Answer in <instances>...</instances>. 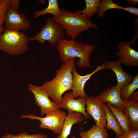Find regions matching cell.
<instances>
[{
  "mask_svg": "<svg viewBox=\"0 0 138 138\" xmlns=\"http://www.w3.org/2000/svg\"><path fill=\"white\" fill-rule=\"evenodd\" d=\"M75 64L74 59H68L56 70L55 77L40 86L46 91L49 98L57 105L64 93L72 90L73 83L72 71Z\"/></svg>",
  "mask_w": 138,
  "mask_h": 138,
  "instance_id": "cell-1",
  "label": "cell"
},
{
  "mask_svg": "<svg viewBox=\"0 0 138 138\" xmlns=\"http://www.w3.org/2000/svg\"><path fill=\"white\" fill-rule=\"evenodd\" d=\"M62 62L70 59L78 58L77 66L81 68L91 67L89 57L95 46L85 44L80 40L63 39L56 45Z\"/></svg>",
  "mask_w": 138,
  "mask_h": 138,
  "instance_id": "cell-2",
  "label": "cell"
},
{
  "mask_svg": "<svg viewBox=\"0 0 138 138\" xmlns=\"http://www.w3.org/2000/svg\"><path fill=\"white\" fill-rule=\"evenodd\" d=\"M61 14L52 19L63 28L65 33L71 39H75L81 32L89 28L98 29L99 27L86 16L75 12L60 9Z\"/></svg>",
  "mask_w": 138,
  "mask_h": 138,
  "instance_id": "cell-3",
  "label": "cell"
},
{
  "mask_svg": "<svg viewBox=\"0 0 138 138\" xmlns=\"http://www.w3.org/2000/svg\"><path fill=\"white\" fill-rule=\"evenodd\" d=\"M29 41L23 32L4 30L0 34V51L10 55L22 54L28 50Z\"/></svg>",
  "mask_w": 138,
  "mask_h": 138,
  "instance_id": "cell-4",
  "label": "cell"
},
{
  "mask_svg": "<svg viewBox=\"0 0 138 138\" xmlns=\"http://www.w3.org/2000/svg\"><path fill=\"white\" fill-rule=\"evenodd\" d=\"M64 36L63 28L52 18L49 17L40 31L34 37L29 38L28 39L29 41L36 40L41 44L47 41L50 45L54 46L63 39Z\"/></svg>",
  "mask_w": 138,
  "mask_h": 138,
  "instance_id": "cell-5",
  "label": "cell"
},
{
  "mask_svg": "<svg viewBox=\"0 0 138 138\" xmlns=\"http://www.w3.org/2000/svg\"><path fill=\"white\" fill-rule=\"evenodd\" d=\"M67 115L66 113L60 109L46 115L44 117L37 116L35 114H23L20 118L39 120L40 122L39 126L40 128L47 129L52 131L55 134L59 135L62 132Z\"/></svg>",
  "mask_w": 138,
  "mask_h": 138,
  "instance_id": "cell-6",
  "label": "cell"
},
{
  "mask_svg": "<svg viewBox=\"0 0 138 138\" xmlns=\"http://www.w3.org/2000/svg\"><path fill=\"white\" fill-rule=\"evenodd\" d=\"M28 89L33 94L34 97L35 103L40 108V115L42 116L54 111L60 109L57 105L50 99L46 91L31 84L28 85Z\"/></svg>",
  "mask_w": 138,
  "mask_h": 138,
  "instance_id": "cell-7",
  "label": "cell"
},
{
  "mask_svg": "<svg viewBox=\"0 0 138 138\" xmlns=\"http://www.w3.org/2000/svg\"><path fill=\"white\" fill-rule=\"evenodd\" d=\"M87 113L94 118L95 124L101 128H106V115L103 103L96 96H88L85 98Z\"/></svg>",
  "mask_w": 138,
  "mask_h": 138,
  "instance_id": "cell-8",
  "label": "cell"
},
{
  "mask_svg": "<svg viewBox=\"0 0 138 138\" xmlns=\"http://www.w3.org/2000/svg\"><path fill=\"white\" fill-rule=\"evenodd\" d=\"M4 30L24 31L30 23L25 15L18 10L9 7L5 15Z\"/></svg>",
  "mask_w": 138,
  "mask_h": 138,
  "instance_id": "cell-9",
  "label": "cell"
},
{
  "mask_svg": "<svg viewBox=\"0 0 138 138\" xmlns=\"http://www.w3.org/2000/svg\"><path fill=\"white\" fill-rule=\"evenodd\" d=\"M57 105L60 109L67 110L68 113L80 112L85 116L86 120L91 118L90 116L86 111L85 99L79 97L76 99L71 91L65 93Z\"/></svg>",
  "mask_w": 138,
  "mask_h": 138,
  "instance_id": "cell-10",
  "label": "cell"
},
{
  "mask_svg": "<svg viewBox=\"0 0 138 138\" xmlns=\"http://www.w3.org/2000/svg\"><path fill=\"white\" fill-rule=\"evenodd\" d=\"M106 69L105 68V63H104L101 65L98 66L92 72L83 76L79 75L77 72L76 66L74 67L72 73L73 76V83L72 93L74 97L85 99L88 96L84 90V87L86 82L91 76L98 72Z\"/></svg>",
  "mask_w": 138,
  "mask_h": 138,
  "instance_id": "cell-11",
  "label": "cell"
},
{
  "mask_svg": "<svg viewBox=\"0 0 138 138\" xmlns=\"http://www.w3.org/2000/svg\"><path fill=\"white\" fill-rule=\"evenodd\" d=\"M130 42L123 41L118 44L116 54L121 63L128 66H138V52L132 48Z\"/></svg>",
  "mask_w": 138,
  "mask_h": 138,
  "instance_id": "cell-12",
  "label": "cell"
},
{
  "mask_svg": "<svg viewBox=\"0 0 138 138\" xmlns=\"http://www.w3.org/2000/svg\"><path fill=\"white\" fill-rule=\"evenodd\" d=\"M104 63L106 69H111L115 73L117 80L116 85L119 90H120L124 86L128 84L133 80L134 77L126 73L123 70L119 59L115 61H105Z\"/></svg>",
  "mask_w": 138,
  "mask_h": 138,
  "instance_id": "cell-13",
  "label": "cell"
},
{
  "mask_svg": "<svg viewBox=\"0 0 138 138\" xmlns=\"http://www.w3.org/2000/svg\"><path fill=\"white\" fill-rule=\"evenodd\" d=\"M120 91L116 85L107 88L96 97L103 103H106L116 107L123 108V103L120 97Z\"/></svg>",
  "mask_w": 138,
  "mask_h": 138,
  "instance_id": "cell-14",
  "label": "cell"
},
{
  "mask_svg": "<svg viewBox=\"0 0 138 138\" xmlns=\"http://www.w3.org/2000/svg\"><path fill=\"white\" fill-rule=\"evenodd\" d=\"M85 119V116L80 112L68 113L61 134L54 138H67L70 134L72 126L74 124H81Z\"/></svg>",
  "mask_w": 138,
  "mask_h": 138,
  "instance_id": "cell-15",
  "label": "cell"
},
{
  "mask_svg": "<svg viewBox=\"0 0 138 138\" xmlns=\"http://www.w3.org/2000/svg\"><path fill=\"white\" fill-rule=\"evenodd\" d=\"M122 100L129 118L131 130H138V101L130 99L128 101Z\"/></svg>",
  "mask_w": 138,
  "mask_h": 138,
  "instance_id": "cell-16",
  "label": "cell"
},
{
  "mask_svg": "<svg viewBox=\"0 0 138 138\" xmlns=\"http://www.w3.org/2000/svg\"><path fill=\"white\" fill-rule=\"evenodd\" d=\"M110 109L119 122L123 132L131 130L130 121L124 108L116 107L110 104H107Z\"/></svg>",
  "mask_w": 138,
  "mask_h": 138,
  "instance_id": "cell-17",
  "label": "cell"
},
{
  "mask_svg": "<svg viewBox=\"0 0 138 138\" xmlns=\"http://www.w3.org/2000/svg\"><path fill=\"white\" fill-rule=\"evenodd\" d=\"M103 106L106 115L107 122L106 128L108 130H112L116 134L115 138H118L123 133L120 125L107 104L103 103Z\"/></svg>",
  "mask_w": 138,
  "mask_h": 138,
  "instance_id": "cell-18",
  "label": "cell"
},
{
  "mask_svg": "<svg viewBox=\"0 0 138 138\" xmlns=\"http://www.w3.org/2000/svg\"><path fill=\"white\" fill-rule=\"evenodd\" d=\"M48 5L46 8L41 10L35 11L33 17L36 18L47 14H50L54 17L59 16L61 14V11L60 8L57 0H48Z\"/></svg>",
  "mask_w": 138,
  "mask_h": 138,
  "instance_id": "cell-19",
  "label": "cell"
},
{
  "mask_svg": "<svg viewBox=\"0 0 138 138\" xmlns=\"http://www.w3.org/2000/svg\"><path fill=\"white\" fill-rule=\"evenodd\" d=\"M78 134L81 138H109L107 129L98 127L95 124L89 130L79 132Z\"/></svg>",
  "mask_w": 138,
  "mask_h": 138,
  "instance_id": "cell-20",
  "label": "cell"
},
{
  "mask_svg": "<svg viewBox=\"0 0 138 138\" xmlns=\"http://www.w3.org/2000/svg\"><path fill=\"white\" fill-rule=\"evenodd\" d=\"M100 0H85V8L82 10H78L75 12L86 16L90 19L99 10Z\"/></svg>",
  "mask_w": 138,
  "mask_h": 138,
  "instance_id": "cell-21",
  "label": "cell"
},
{
  "mask_svg": "<svg viewBox=\"0 0 138 138\" xmlns=\"http://www.w3.org/2000/svg\"><path fill=\"white\" fill-rule=\"evenodd\" d=\"M138 88V73L134 77L132 81L121 89L120 95L122 100L128 101L132 94Z\"/></svg>",
  "mask_w": 138,
  "mask_h": 138,
  "instance_id": "cell-22",
  "label": "cell"
},
{
  "mask_svg": "<svg viewBox=\"0 0 138 138\" xmlns=\"http://www.w3.org/2000/svg\"><path fill=\"white\" fill-rule=\"evenodd\" d=\"M117 9L125 10V7L117 4L111 0H102L100 1L99 7V10L97 17L100 18L104 15L105 12L110 9Z\"/></svg>",
  "mask_w": 138,
  "mask_h": 138,
  "instance_id": "cell-23",
  "label": "cell"
},
{
  "mask_svg": "<svg viewBox=\"0 0 138 138\" xmlns=\"http://www.w3.org/2000/svg\"><path fill=\"white\" fill-rule=\"evenodd\" d=\"M10 2V0H0V34L4 30L3 24L4 22L5 13Z\"/></svg>",
  "mask_w": 138,
  "mask_h": 138,
  "instance_id": "cell-24",
  "label": "cell"
},
{
  "mask_svg": "<svg viewBox=\"0 0 138 138\" xmlns=\"http://www.w3.org/2000/svg\"><path fill=\"white\" fill-rule=\"evenodd\" d=\"M1 138H48L46 134H30L26 132H24L17 134L14 135L11 134H8L2 136Z\"/></svg>",
  "mask_w": 138,
  "mask_h": 138,
  "instance_id": "cell-25",
  "label": "cell"
},
{
  "mask_svg": "<svg viewBox=\"0 0 138 138\" xmlns=\"http://www.w3.org/2000/svg\"><path fill=\"white\" fill-rule=\"evenodd\" d=\"M118 138H138V130H131L123 132Z\"/></svg>",
  "mask_w": 138,
  "mask_h": 138,
  "instance_id": "cell-26",
  "label": "cell"
},
{
  "mask_svg": "<svg viewBox=\"0 0 138 138\" xmlns=\"http://www.w3.org/2000/svg\"><path fill=\"white\" fill-rule=\"evenodd\" d=\"M134 26L135 31V34L133 39L130 42L131 46L135 44V41L138 38V18H136L134 22Z\"/></svg>",
  "mask_w": 138,
  "mask_h": 138,
  "instance_id": "cell-27",
  "label": "cell"
},
{
  "mask_svg": "<svg viewBox=\"0 0 138 138\" xmlns=\"http://www.w3.org/2000/svg\"><path fill=\"white\" fill-rule=\"evenodd\" d=\"M125 10L138 16V8H137L133 7H125Z\"/></svg>",
  "mask_w": 138,
  "mask_h": 138,
  "instance_id": "cell-28",
  "label": "cell"
},
{
  "mask_svg": "<svg viewBox=\"0 0 138 138\" xmlns=\"http://www.w3.org/2000/svg\"><path fill=\"white\" fill-rule=\"evenodd\" d=\"M20 4L19 0H10L9 7L13 9L18 10Z\"/></svg>",
  "mask_w": 138,
  "mask_h": 138,
  "instance_id": "cell-29",
  "label": "cell"
},
{
  "mask_svg": "<svg viewBox=\"0 0 138 138\" xmlns=\"http://www.w3.org/2000/svg\"><path fill=\"white\" fill-rule=\"evenodd\" d=\"M129 99L138 101V91H134L130 96Z\"/></svg>",
  "mask_w": 138,
  "mask_h": 138,
  "instance_id": "cell-30",
  "label": "cell"
},
{
  "mask_svg": "<svg viewBox=\"0 0 138 138\" xmlns=\"http://www.w3.org/2000/svg\"><path fill=\"white\" fill-rule=\"evenodd\" d=\"M127 3L133 7H134L138 4V0H126Z\"/></svg>",
  "mask_w": 138,
  "mask_h": 138,
  "instance_id": "cell-31",
  "label": "cell"
},
{
  "mask_svg": "<svg viewBox=\"0 0 138 138\" xmlns=\"http://www.w3.org/2000/svg\"><path fill=\"white\" fill-rule=\"evenodd\" d=\"M38 2L40 3L45 4V0H38Z\"/></svg>",
  "mask_w": 138,
  "mask_h": 138,
  "instance_id": "cell-32",
  "label": "cell"
},
{
  "mask_svg": "<svg viewBox=\"0 0 138 138\" xmlns=\"http://www.w3.org/2000/svg\"><path fill=\"white\" fill-rule=\"evenodd\" d=\"M70 138H76L75 136H72V137H71Z\"/></svg>",
  "mask_w": 138,
  "mask_h": 138,
  "instance_id": "cell-33",
  "label": "cell"
}]
</instances>
